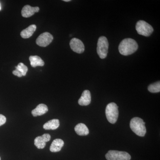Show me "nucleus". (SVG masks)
<instances>
[{"label":"nucleus","instance_id":"obj_16","mask_svg":"<svg viewBox=\"0 0 160 160\" xmlns=\"http://www.w3.org/2000/svg\"><path fill=\"white\" fill-rule=\"evenodd\" d=\"M60 126L59 121L58 119L50 120L44 124L43 128L46 130H55L58 128Z\"/></svg>","mask_w":160,"mask_h":160},{"label":"nucleus","instance_id":"obj_14","mask_svg":"<svg viewBox=\"0 0 160 160\" xmlns=\"http://www.w3.org/2000/svg\"><path fill=\"white\" fill-rule=\"evenodd\" d=\"M37 29L35 25H32L21 32V36L23 38H29L31 37Z\"/></svg>","mask_w":160,"mask_h":160},{"label":"nucleus","instance_id":"obj_3","mask_svg":"<svg viewBox=\"0 0 160 160\" xmlns=\"http://www.w3.org/2000/svg\"><path fill=\"white\" fill-rule=\"evenodd\" d=\"M118 107L116 103L111 102L106 107V114L108 122L112 124L116 122L118 117Z\"/></svg>","mask_w":160,"mask_h":160},{"label":"nucleus","instance_id":"obj_17","mask_svg":"<svg viewBox=\"0 0 160 160\" xmlns=\"http://www.w3.org/2000/svg\"><path fill=\"white\" fill-rule=\"evenodd\" d=\"M30 65L32 67L37 66H43L45 65V62L40 57L38 56H31L29 58Z\"/></svg>","mask_w":160,"mask_h":160},{"label":"nucleus","instance_id":"obj_18","mask_svg":"<svg viewBox=\"0 0 160 160\" xmlns=\"http://www.w3.org/2000/svg\"><path fill=\"white\" fill-rule=\"evenodd\" d=\"M148 90L150 92L152 93L160 92V82H156L149 85L148 88Z\"/></svg>","mask_w":160,"mask_h":160},{"label":"nucleus","instance_id":"obj_9","mask_svg":"<svg viewBox=\"0 0 160 160\" xmlns=\"http://www.w3.org/2000/svg\"><path fill=\"white\" fill-rule=\"evenodd\" d=\"M51 139V136L48 133H45L37 137L34 140V145L38 149H42L46 146V142Z\"/></svg>","mask_w":160,"mask_h":160},{"label":"nucleus","instance_id":"obj_23","mask_svg":"<svg viewBox=\"0 0 160 160\" xmlns=\"http://www.w3.org/2000/svg\"><path fill=\"white\" fill-rule=\"evenodd\" d=\"M1 10V4H0V10Z\"/></svg>","mask_w":160,"mask_h":160},{"label":"nucleus","instance_id":"obj_11","mask_svg":"<svg viewBox=\"0 0 160 160\" xmlns=\"http://www.w3.org/2000/svg\"><path fill=\"white\" fill-rule=\"evenodd\" d=\"M91 96L90 91L86 90L83 91L81 98L78 100V104L80 106H86L91 103Z\"/></svg>","mask_w":160,"mask_h":160},{"label":"nucleus","instance_id":"obj_24","mask_svg":"<svg viewBox=\"0 0 160 160\" xmlns=\"http://www.w3.org/2000/svg\"><path fill=\"white\" fill-rule=\"evenodd\" d=\"M0 160H1V158H0Z\"/></svg>","mask_w":160,"mask_h":160},{"label":"nucleus","instance_id":"obj_1","mask_svg":"<svg viewBox=\"0 0 160 160\" xmlns=\"http://www.w3.org/2000/svg\"><path fill=\"white\" fill-rule=\"evenodd\" d=\"M137 42L132 38H126L121 42L118 49L120 53L124 56H128L134 53L138 49Z\"/></svg>","mask_w":160,"mask_h":160},{"label":"nucleus","instance_id":"obj_4","mask_svg":"<svg viewBox=\"0 0 160 160\" xmlns=\"http://www.w3.org/2000/svg\"><path fill=\"white\" fill-rule=\"evenodd\" d=\"M109 49V42L107 38L102 36L99 38L97 45V53L101 59H105L107 57Z\"/></svg>","mask_w":160,"mask_h":160},{"label":"nucleus","instance_id":"obj_2","mask_svg":"<svg viewBox=\"0 0 160 160\" xmlns=\"http://www.w3.org/2000/svg\"><path fill=\"white\" fill-rule=\"evenodd\" d=\"M145 122L141 118L135 117L132 119L130 127L136 134L140 137L145 136L146 132Z\"/></svg>","mask_w":160,"mask_h":160},{"label":"nucleus","instance_id":"obj_10","mask_svg":"<svg viewBox=\"0 0 160 160\" xmlns=\"http://www.w3.org/2000/svg\"><path fill=\"white\" fill-rule=\"evenodd\" d=\"M38 7H31L29 5L24 6L22 10V15L24 18H29L33 15L35 12L39 11Z\"/></svg>","mask_w":160,"mask_h":160},{"label":"nucleus","instance_id":"obj_12","mask_svg":"<svg viewBox=\"0 0 160 160\" xmlns=\"http://www.w3.org/2000/svg\"><path fill=\"white\" fill-rule=\"evenodd\" d=\"M48 111L47 106L45 104H41L38 105L35 109L32 111V114L34 117L42 116L46 113Z\"/></svg>","mask_w":160,"mask_h":160},{"label":"nucleus","instance_id":"obj_13","mask_svg":"<svg viewBox=\"0 0 160 160\" xmlns=\"http://www.w3.org/2000/svg\"><path fill=\"white\" fill-rule=\"evenodd\" d=\"M64 141L61 139H56L53 140L50 147V150L52 152H58L61 150L64 146Z\"/></svg>","mask_w":160,"mask_h":160},{"label":"nucleus","instance_id":"obj_21","mask_svg":"<svg viewBox=\"0 0 160 160\" xmlns=\"http://www.w3.org/2000/svg\"><path fill=\"white\" fill-rule=\"evenodd\" d=\"M12 73L14 75L17 76L18 77H22L23 76L21 72L17 69H16L15 70H13L12 71Z\"/></svg>","mask_w":160,"mask_h":160},{"label":"nucleus","instance_id":"obj_8","mask_svg":"<svg viewBox=\"0 0 160 160\" xmlns=\"http://www.w3.org/2000/svg\"><path fill=\"white\" fill-rule=\"evenodd\" d=\"M70 48L72 51L78 53H82L85 51V46L82 41L76 38H73L70 41Z\"/></svg>","mask_w":160,"mask_h":160},{"label":"nucleus","instance_id":"obj_22","mask_svg":"<svg viewBox=\"0 0 160 160\" xmlns=\"http://www.w3.org/2000/svg\"><path fill=\"white\" fill-rule=\"evenodd\" d=\"M64 1V2H70V0H64V1Z\"/></svg>","mask_w":160,"mask_h":160},{"label":"nucleus","instance_id":"obj_20","mask_svg":"<svg viewBox=\"0 0 160 160\" xmlns=\"http://www.w3.org/2000/svg\"><path fill=\"white\" fill-rule=\"evenodd\" d=\"M6 118L4 115L0 114V126H2L6 122Z\"/></svg>","mask_w":160,"mask_h":160},{"label":"nucleus","instance_id":"obj_6","mask_svg":"<svg viewBox=\"0 0 160 160\" xmlns=\"http://www.w3.org/2000/svg\"><path fill=\"white\" fill-rule=\"evenodd\" d=\"M107 160H130L131 156L130 155L124 151L117 150H109L106 155Z\"/></svg>","mask_w":160,"mask_h":160},{"label":"nucleus","instance_id":"obj_7","mask_svg":"<svg viewBox=\"0 0 160 160\" xmlns=\"http://www.w3.org/2000/svg\"><path fill=\"white\" fill-rule=\"evenodd\" d=\"M53 37L52 35L48 32H45L39 36L36 40V43L38 46L45 47L49 46L52 42Z\"/></svg>","mask_w":160,"mask_h":160},{"label":"nucleus","instance_id":"obj_5","mask_svg":"<svg viewBox=\"0 0 160 160\" xmlns=\"http://www.w3.org/2000/svg\"><path fill=\"white\" fill-rule=\"evenodd\" d=\"M136 29L139 34L145 37L151 35L153 31L152 26L143 20H140L137 23Z\"/></svg>","mask_w":160,"mask_h":160},{"label":"nucleus","instance_id":"obj_19","mask_svg":"<svg viewBox=\"0 0 160 160\" xmlns=\"http://www.w3.org/2000/svg\"><path fill=\"white\" fill-rule=\"evenodd\" d=\"M16 69H17L22 73L23 76L26 75V73L28 71V67L25 66L22 63H19L18 66H16Z\"/></svg>","mask_w":160,"mask_h":160},{"label":"nucleus","instance_id":"obj_15","mask_svg":"<svg viewBox=\"0 0 160 160\" xmlns=\"http://www.w3.org/2000/svg\"><path fill=\"white\" fill-rule=\"evenodd\" d=\"M75 131L77 134L80 136H86L89 133V130L86 125L79 123L75 127Z\"/></svg>","mask_w":160,"mask_h":160}]
</instances>
